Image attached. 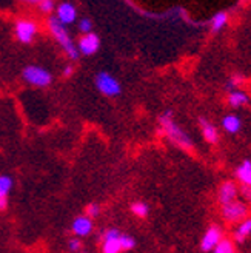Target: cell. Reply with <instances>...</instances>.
Masks as SVG:
<instances>
[{
  "mask_svg": "<svg viewBox=\"0 0 251 253\" xmlns=\"http://www.w3.org/2000/svg\"><path fill=\"white\" fill-rule=\"evenodd\" d=\"M159 124L162 126V133H164L171 142H174L176 145H179L183 150H193L194 144L191 141L190 134L185 133L180 126L176 124L171 110H167L165 113H162L159 116Z\"/></svg>",
  "mask_w": 251,
  "mask_h": 253,
  "instance_id": "1",
  "label": "cell"
},
{
  "mask_svg": "<svg viewBox=\"0 0 251 253\" xmlns=\"http://www.w3.org/2000/svg\"><path fill=\"white\" fill-rule=\"evenodd\" d=\"M48 28L51 31V34L54 36V39L59 42V45L64 48V51L67 53V56L71 60H77L80 57V53L76 46V43L72 42L71 36L68 34L67 25L62 23L56 16H51L48 19Z\"/></svg>",
  "mask_w": 251,
  "mask_h": 253,
  "instance_id": "2",
  "label": "cell"
},
{
  "mask_svg": "<svg viewBox=\"0 0 251 253\" xmlns=\"http://www.w3.org/2000/svg\"><path fill=\"white\" fill-rule=\"evenodd\" d=\"M23 79L27 81L30 85L33 86H39V88H45L49 86L53 82V74L48 70L37 67V65H28L22 73Z\"/></svg>",
  "mask_w": 251,
  "mask_h": 253,
  "instance_id": "3",
  "label": "cell"
},
{
  "mask_svg": "<svg viewBox=\"0 0 251 253\" xmlns=\"http://www.w3.org/2000/svg\"><path fill=\"white\" fill-rule=\"evenodd\" d=\"M96 86L100 93L108 97H116L122 93V86L119 81L107 71H100L96 74Z\"/></svg>",
  "mask_w": 251,
  "mask_h": 253,
  "instance_id": "4",
  "label": "cell"
},
{
  "mask_svg": "<svg viewBox=\"0 0 251 253\" xmlns=\"http://www.w3.org/2000/svg\"><path fill=\"white\" fill-rule=\"evenodd\" d=\"M247 214H248V207L242 201L234 199L228 202V204L222 206V216L228 222H241L242 219L247 218Z\"/></svg>",
  "mask_w": 251,
  "mask_h": 253,
  "instance_id": "5",
  "label": "cell"
},
{
  "mask_svg": "<svg viewBox=\"0 0 251 253\" xmlns=\"http://www.w3.org/2000/svg\"><path fill=\"white\" fill-rule=\"evenodd\" d=\"M37 34V25L31 20H19L16 23V37L22 43H31Z\"/></svg>",
  "mask_w": 251,
  "mask_h": 253,
  "instance_id": "6",
  "label": "cell"
},
{
  "mask_svg": "<svg viewBox=\"0 0 251 253\" xmlns=\"http://www.w3.org/2000/svg\"><path fill=\"white\" fill-rule=\"evenodd\" d=\"M99 48H100V39H99V36L94 34L93 31L91 33H86L80 37V41H79V53L83 54V56H93L99 51Z\"/></svg>",
  "mask_w": 251,
  "mask_h": 253,
  "instance_id": "7",
  "label": "cell"
},
{
  "mask_svg": "<svg viewBox=\"0 0 251 253\" xmlns=\"http://www.w3.org/2000/svg\"><path fill=\"white\" fill-rule=\"evenodd\" d=\"M104 253H120V232L117 229H109L104 233V244H102Z\"/></svg>",
  "mask_w": 251,
  "mask_h": 253,
  "instance_id": "8",
  "label": "cell"
},
{
  "mask_svg": "<svg viewBox=\"0 0 251 253\" xmlns=\"http://www.w3.org/2000/svg\"><path fill=\"white\" fill-rule=\"evenodd\" d=\"M223 238L222 230L219 225H211L210 229L205 232L204 238H202V243H200V249L204 252H211L213 249L216 247V244Z\"/></svg>",
  "mask_w": 251,
  "mask_h": 253,
  "instance_id": "9",
  "label": "cell"
},
{
  "mask_svg": "<svg viewBox=\"0 0 251 253\" xmlns=\"http://www.w3.org/2000/svg\"><path fill=\"white\" fill-rule=\"evenodd\" d=\"M56 17L64 23V25H71L77 19V8L74 6L71 2H62L57 6V14Z\"/></svg>",
  "mask_w": 251,
  "mask_h": 253,
  "instance_id": "10",
  "label": "cell"
},
{
  "mask_svg": "<svg viewBox=\"0 0 251 253\" xmlns=\"http://www.w3.org/2000/svg\"><path fill=\"white\" fill-rule=\"evenodd\" d=\"M71 230L72 233L79 236V238H83V236H88L91 232H93V219L90 216H77L76 219L72 221V225H71Z\"/></svg>",
  "mask_w": 251,
  "mask_h": 253,
  "instance_id": "11",
  "label": "cell"
},
{
  "mask_svg": "<svg viewBox=\"0 0 251 253\" xmlns=\"http://www.w3.org/2000/svg\"><path fill=\"white\" fill-rule=\"evenodd\" d=\"M237 195H239V187H237L233 181L223 182L219 188V201L222 206L237 199Z\"/></svg>",
  "mask_w": 251,
  "mask_h": 253,
  "instance_id": "12",
  "label": "cell"
},
{
  "mask_svg": "<svg viewBox=\"0 0 251 253\" xmlns=\"http://www.w3.org/2000/svg\"><path fill=\"white\" fill-rule=\"evenodd\" d=\"M199 124H200V128H202V134L205 137V141L210 142V144H217L219 133H217L216 126L205 118H199Z\"/></svg>",
  "mask_w": 251,
  "mask_h": 253,
  "instance_id": "13",
  "label": "cell"
},
{
  "mask_svg": "<svg viewBox=\"0 0 251 253\" xmlns=\"http://www.w3.org/2000/svg\"><path fill=\"white\" fill-rule=\"evenodd\" d=\"M222 126H223V130L227 133L236 134V133H239L241 128H242V121L237 115H227V116H223V119H222Z\"/></svg>",
  "mask_w": 251,
  "mask_h": 253,
  "instance_id": "14",
  "label": "cell"
},
{
  "mask_svg": "<svg viewBox=\"0 0 251 253\" xmlns=\"http://www.w3.org/2000/svg\"><path fill=\"white\" fill-rule=\"evenodd\" d=\"M228 104L233 108H241V107L250 104V97L242 90H231L230 91V96H228Z\"/></svg>",
  "mask_w": 251,
  "mask_h": 253,
  "instance_id": "15",
  "label": "cell"
},
{
  "mask_svg": "<svg viewBox=\"0 0 251 253\" xmlns=\"http://www.w3.org/2000/svg\"><path fill=\"white\" fill-rule=\"evenodd\" d=\"M236 176L242 185H251V161L245 159L239 167L236 169Z\"/></svg>",
  "mask_w": 251,
  "mask_h": 253,
  "instance_id": "16",
  "label": "cell"
},
{
  "mask_svg": "<svg viewBox=\"0 0 251 253\" xmlns=\"http://www.w3.org/2000/svg\"><path fill=\"white\" fill-rule=\"evenodd\" d=\"M250 233H251V219L248 218H245V219H242L241 221V224L237 225V229H236V232H234V239H236V243H239V244H242V243H245V239L250 236Z\"/></svg>",
  "mask_w": 251,
  "mask_h": 253,
  "instance_id": "17",
  "label": "cell"
},
{
  "mask_svg": "<svg viewBox=\"0 0 251 253\" xmlns=\"http://www.w3.org/2000/svg\"><path fill=\"white\" fill-rule=\"evenodd\" d=\"M228 22V12L225 11H219L216 12L211 19V31L213 33H219L225 28V25Z\"/></svg>",
  "mask_w": 251,
  "mask_h": 253,
  "instance_id": "18",
  "label": "cell"
},
{
  "mask_svg": "<svg viewBox=\"0 0 251 253\" xmlns=\"http://www.w3.org/2000/svg\"><path fill=\"white\" fill-rule=\"evenodd\" d=\"M213 253H236L234 243L231 241V239L222 238L220 241L216 244V247L213 249Z\"/></svg>",
  "mask_w": 251,
  "mask_h": 253,
  "instance_id": "19",
  "label": "cell"
},
{
  "mask_svg": "<svg viewBox=\"0 0 251 253\" xmlns=\"http://www.w3.org/2000/svg\"><path fill=\"white\" fill-rule=\"evenodd\" d=\"M12 178L8 174H2L0 176V198H8V193L12 188Z\"/></svg>",
  "mask_w": 251,
  "mask_h": 253,
  "instance_id": "20",
  "label": "cell"
},
{
  "mask_svg": "<svg viewBox=\"0 0 251 253\" xmlns=\"http://www.w3.org/2000/svg\"><path fill=\"white\" fill-rule=\"evenodd\" d=\"M131 211L136 214L137 218H146L148 213H149V207L145 204V202H133L131 206Z\"/></svg>",
  "mask_w": 251,
  "mask_h": 253,
  "instance_id": "21",
  "label": "cell"
},
{
  "mask_svg": "<svg viewBox=\"0 0 251 253\" xmlns=\"http://www.w3.org/2000/svg\"><path fill=\"white\" fill-rule=\"evenodd\" d=\"M120 247L125 252L133 250L136 247V239L133 236H128V235H120Z\"/></svg>",
  "mask_w": 251,
  "mask_h": 253,
  "instance_id": "22",
  "label": "cell"
},
{
  "mask_svg": "<svg viewBox=\"0 0 251 253\" xmlns=\"http://www.w3.org/2000/svg\"><path fill=\"white\" fill-rule=\"evenodd\" d=\"M39 8L43 14H51L56 8V3H54V0H42V2L39 3Z\"/></svg>",
  "mask_w": 251,
  "mask_h": 253,
  "instance_id": "23",
  "label": "cell"
},
{
  "mask_svg": "<svg viewBox=\"0 0 251 253\" xmlns=\"http://www.w3.org/2000/svg\"><path fill=\"white\" fill-rule=\"evenodd\" d=\"M79 30H80L83 34L91 33V31H93V22H91L90 19H88V17L80 19V20H79Z\"/></svg>",
  "mask_w": 251,
  "mask_h": 253,
  "instance_id": "24",
  "label": "cell"
},
{
  "mask_svg": "<svg viewBox=\"0 0 251 253\" xmlns=\"http://www.w3.org/2000/svg\"><path fill=\"white\" fill-rule=\"evenodd\" d=\"M99 214H100V207L97 204H90L86 207V216H90L93 219V218L99 216Z\"/></svg>",
  "mask_w": 251,
  "mask_h": 253,
  "instance_id": "25",
  "label": "cell"
},
{
  "mask_svg": "<svg viewBox=\"0 0 251 253\" xmlns=\"http://www.w3.org/2000/svg\"><path fill=\"white\" fill-rule=\"evenodd\" d=\"M68 247H70V250L71 252H80V249H82V243L79 241L77 238H72V239H70V244H68Z\"/></svg>",
  "mask_w": 251,
  "mask_h": 253,
  "instance_id": "26",
  "label": "cell"
},
{
  "mask_svg": "<svg viewBox=\"0 0 251 253\" xmlns=\"http://www.w3.org/2000/svg\"><path fill=\"white\" fill-rule=\"evenodd\" d=\"M242 81H244V79L239 78V76H237V78H233V79L227 84V90H230V91H231V90H236V88L239 86V84H241Z\"/></svg>",
  "mask_w": 251,
  "mask_h": 253,
  "instance_id": "27",
  "label": "cell"
},
{
  "mask_svg": "<svg viewBox=\"0 0 251 253\" xmlns=\"http://www.w3.org/2000/svg\"><path fill=\"white\" fill-rule=\"evenodd\" d=\"M72 73H74V67L72 65H67L64 68V76H65V78H70V76H72Z\"/></svg>",
  "mask_w": 251,
  "mask_h": 253,
  "instance_id": "28",
  "label": "cell"
},
{
  "mask_svg": "<svg viewBox=\"0 0 251 253\" xmlns=\"http://www.w3.org/2000/svg\"><path fill=\"white\" fill-rule=\"evenodd\" d=\"M8 207V198H0V211L6 210Z\"/></svg>",
  "mask_w": 251,
  "mask_h": 253,
  "instance_id": "29",
  "label": "cell"
},
{
  "mask_svg": "<svg viewBox=\"0 0 251 253\" xmlns=\"http://www.w3.org/2000/svg\"><path fill=\"white\" fill-rule=\"evenodd\" d=\"M242 193H244L245 198L250 199V185H242Z\"/></svg>",
  "mask_w": 251,
  "mask_h": 253,
  "instance_id": "30",
  "label": "cell"
},
{
  "mask_svg": "<svg viewBox=\"0 0 251 253\" xmlns=\"http://www.w3.org/2000/svg\"><path fill=\"white\" fill-rule=\"evenodd\" d=\"M23 3H28V5H39L42 0H22Z\"/></svg>",
  "mask_w": 251,
  "mask_h": 253,
  "instance_id": "31",
  "label": "cell"
}]
</instances>
